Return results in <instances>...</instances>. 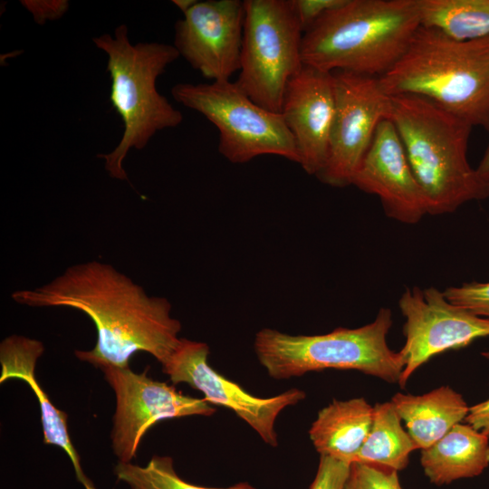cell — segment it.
Listing matches in <instances>:
<instances>
[{
  "instance_id": "obj_1",
  "label": "cell",
  "mask_w": 489,
  "mask_h": 489,
  "mask_svg": "<svg viewBox=\"0 0 489 489\" xmlns=\"http://www.w3.org/2000/svg\"><path fill=\"white\" fill-rule=\"evenodd\" d=\"M12 299L31 307H70L84 312L97 331L95 346L75 356L97 369L127 367L144 351L163 364L180 341L181 323L165 297L149 296L142 286L109 264L96 260L67 267L51 282L17 290Z\"/></svg>"
},
{
  "instance_id": "obj_2",
  "label": "cell",
  "mask_w": 489,
  "mask_h": 489,
  "mask_svg": "<svg viewBox=\"0 0 489 489\" xmlns=\"http://www.w3.org/2000/svg\"><path fill=\"white\" fill-rule=\"evenodd\" d=\"M421 25L417 0H346L302 36L303 65L381 77Z\"/></svg>"
},
{
  "instance_id": "obj_3",
  "label": "cell",
  "mask_w": 489,
  "mask_h": 489,
  "mask_svg": "<svg viewBox=\"0 0 489 489\" xmlns=\"http://www.w3.org/2000/svg\"><path fill=\"white\" fill-rule=\"evenodd\" d=\"M390 98L388 119L424 192L428 215L452 213L467 202L488 198L489 183L467 160L474 127L427 99L415 95Z\"/></svg>"
},
{
  "instance_id": "obj_4",
  "label": "cell",
  "mask_w": 489,
  "mask_h": 489,
  "mask_svg": "<svg viewBox=\"0 0 489 489\" xmlns=\"http://www.w3.org/2000/svg\"><path fill=\"white\" fill-rule=\"evenodd\" d=\"M379 80L388 96L427 99L489 132V36L459 41L420 25L402 57Z\"/></svg>"
},
{
  "instance_id": "obj_5",
  "label": "cell",
  "mask_w": 489,
  "mask_h": 489,
  "mask_svg": "<svg viewBox=\"0 0 489 489\" xmlns=\"http://www.w3.org/2000/svg\"><path fill=\"white\" fill-rule=\"evenodd\" d=\"M92 41L108 56L110 100L124 126L118 146L97 157L104 160L111 177L128 180L122 163L129 151L143 149L158 131L176 128L183 120L181 112L157 89L158 78L180 55L167 43L132 44L126 24L118 25L113 36L103 34Z\"/></svg>"
},
{
  "instance_id": "obj_6",
  "label": "cell",
  "mask_w": 489,
  "mask_h": 489,
  "mask_svg": "<svg viewBox=\"0 0 489 489\" xmlns=\"http://www.w3.org/2000/svg\"><path fill=\"white\" fill-rule=\"evenodd\" d=\"M392 312L381 308L375 320L356 329L337 328L321 335H291L264 328L255 334L254 348L268 375L276 379L328 369H353L398 383L405 362L389 349L387 335Z\"/></svg>"
},
{
  "instance_id": "obj_7",
  "label": "cell",
  "mask_w": 489,
  "mask_h": 489,
  "mask_svg": "<svg viewBox=\"0 0 489 489\" xmlns=\"http://www.w3.org/2000/svg\"><path fill=\"white\" fill-rule=\"evenodd\" d=\"M175 101L206 117L218 129V151L234 164L274 155L299 164L294 139L282 113L252 101L230 81L177 83Z\"/></svg>"
},
{
  "instance_id": "obj_8",
  "label": "cell",
  "mask_w": 489,
  "mask_h": 489,
  "mask_svg": "<svg viewBox=\"0 0 489 489\" xmlns=\"http://www.w3.org/2000/svg\"><path fill=\"white\" fill-rule=\"evenodd\" d=\"M236 84L255 103L281 113L289 81L302 68L303 31L292 0H244Z\"/></svg>"
},
{
  "instance_id": "obj_9",
  "label": "cell",
  "mask_w": 489,
  "mask_h": 489,
  "mask_svg": "<svg viewBox=\"0 0 489 489\" xmlns=\"http://www.w3.org/2000/svg\"><path fill=\"white\" fill-rule=\"evenodd\" d=\"M335 112L328 156L316 176L322 183L344 187L351 185L379 123L389 118L391 98L378 77L334 71Z\"/></svg>"
},
{
  "instance_id": "obj_10",
  "label": "cell",
  "mask_w": 489,
  "mask_h": 489,
  "mask_svg": "<svg viewBox=\"0 0 489 489\" xmlns=\"http://www.w3.org/2000/svg\"><path fill=\"white\" fill-rule=\"evenodd\" d=\"M129 366L101 369L116 398L110 432L111 447L119 462L129 463L137 455L143 436L156 423L188 416H211L216 408L204 398L187 396L174 386Z\"/></svg>"
},
{
  "instance_id": "obj_11",
  "label": "cell",
  "mask_w": 489,
  "mask_h": 489,
  "mask_svg": "<svg viewBox=\"0 0 489 489\" xmlns=\"http://www.w3.org/2000/svg\"><path fill=\"white\" fill-rule=\"evenodd\" d=\"M398 307L406 319V341L399 350L405 362L398 381L401 388L432 357L489 336V319L452 303L444 292L433 286L407 288Z\"/></svg>"
},
{
  "instance_id": "obj_12",
  "label": "cell",
  "mask_w": 489,
  "mask_h": 489,
  "mask_svg": "<svg viewBox=\"0 0 489 489\" xmlns=\"http://www.w3.org/2000/svg\"><path fill=\"white\" fill-rule=\"evenodd\" d=\"M208 354L206 343L180 338L177 348L161 364L162 371L172 383H186L202 392L208 403L233 410L264 443L277 446L274 428L277 417L285 408L304 399L305 392L291 388L270 398L253 396L211 368Z\"/></svg>"
},
{
  "instance_id": "obj_13",
  "label": "cell",
  "mask_w": 489,
  "mask_h": 489,
  "mask_svg": "<svg viewBox=\"0 0 489 489\" xmlns=\"http://www.w3.org/2000/svg\"><path fill=\"white\" fill-rule=\"evenodd\" d=\"M183 15L175 24L179 55L207 80L230 81L240 70L244 1H197Z\"/></svg>"
},
{
  "instance_id": "obj_14",
  "label": "cell",
  "mask_w": 489,
  "mask_h": 489,
  "mask_svg": "<svg viewBox=\"0 0 489 489\" xmlns=\"http://www.w3.org/2000/svg\"><path fill=\"white\" fill-rule=\"evenodd\" d=\"M351 185L377 196L386 216L398 222L414 225L428 215L424 192L389 119L379 123Z\"/></svg>"
},
{
  "instance_id": "obj_15",
  "label": "cell",
  "mask_w": 489,
  "mask_h": 489,
  "mask_svg": "<svg viewBox=\"0 0 489 489\" xmlns=\"http://www.w3.org/2000/svg\"><path fill=\"white\" fill-rule=\"evenodd\" d=\"M334 112L331 72L303 65L286 86L281 113L309 175L317 176L325 165Z\"/></svg>"
},
{
  "instance_id": "obj_16",
  "label": "cell",
  "mask_w": 489,
  "mask_h": 489,
  "mask_svg": "<svg viewBox=\"0 0 489 489\" xmlns=\"http://www.w3.org/2000/svg\"><path fill=\"white\" fill-rule=\"evenodd\" d=\"M43 351V342L36 339L15 334L4 339L0 343V383L18 379L30 386L41 409L43 443L57 446L65 451L72 464L76 478L84 489H96L91 480L84 474L80 455L70 437L67 413L58 409L51 402L36 379V362Z\"/></svg>"
},
{
  "instance_id": "obj_17",
  "label": "cell",
  "mask_w": 489,
  "mask_h": 489,
  "mask_svg": "<svg viewBox=\"0 0 489 489\" xmlns=\"http://www.w3.org/2000/svg\"><path fill=\"white\" fill-rule=\"evenodd\" d=\"M421 465L436 485L481 475L489 465V437L458 423L431 446L421 450Z\"/></svg>"
},
{
  "instance_id": "obj_18",
  "label": "cell",
  "mask_w": 489,
  "mask_h": 489,
  "mask_svg": "<svg viewBox=\"0 0 489 489\" xmlns=\"http://www.w3.org/2000/svg\"><path fill=\"white\" fill-rule=\"evenodd\" d=\"M373 414L374 407L363 398L335 399L319 411L310 438L321 455L351 464L369 433Z\"/></svg>"
},
{
  "instance_id": "obj_19",
  "label": "cell",
  "mask_w": 489,
  "mask_h": 489,
  "mask_svg": "<svg viewBox=\"0 0 489 489\" xmlns=\"http://www.w3.org/2000/svg\"><path fill=\"white\" fill-rule=\"evenodd\" d=\"M391 402L404 420L417 449H426L465 419L469 407L463 397L448 386L420 396L397 393Z\"/></svg>"
},
{
  "instance_id": "obj_20",
  "label": "cell",
  "mask_w": 489,
  "mask_h": 489,
  "mask_svg": "<svg viewBox=\"0 0 489 489\" xmlns=\"http://www.w3.org/2000/svg\"><path fill=\"white\" fill-rule=\"evenodd\" d=\"M415 449L416 445L403 428L393 403H378L374 406L369 433L354 462L398 472L408 465L409 455Z\"/></svg>"
},
{
  "instance_id": "obj_21",
  "label": "cell",
  "mask_w": 489,
  "mask_h": 489,
  "mask_svg": "<svg viewBox=\"0 0 489 489\" xmlns=\"http://www.w3.org/2000/svg\"><path fill=\"white\" fill-rule=\"evenodd\" d=\"M421 25L467 41L489 36V0H417Z\"/></svg>"
},
{
  "instance_id": "obj_22",
  "label": "cell",
  "mask_w": 489,
  "mask_h": 489,
  "mask_svg": "<svg viewBox=\"0 0 489 489\" xmlns=\"http://www.w3.org/2000/svg\"><path fill=\"white\" fill-rule=\"evenodd\" d=\"M114 475L129 489H256L248 483L228 487H206L188 483L174 468L171 456L154 455L145 465L118 462Z\"/></svg>"
},
{
  "instance_id": "obj_23",
  "label": "cell",
  "mask_w": 489,
  "mask_h": 489,
  "mask_svg": "<svg viewBox=\"0 0 489 489\" xmlns=\"http://www.w3.org/2000/svg\"><path fill=\"white\" fill-rule=\"evenodd\" d=\"M343 489H402L398 472L353 462Z\"/></svg>"
},
{
  "instance_id": "obj_24",
  "label": "cell",
  "mask_w": 489,
  "mask_h": 489,
  "mask_svg": "<svg viewBox=\"0 0 489 489\" xmlns=\"http://www.w3.org/2000/svg\"><path fill=\"white\" fill-rule=\"evenodd\" d=\"M443 292L452 303L489 319V282H475L460 286H451Z\"/></svg>"
},
{
  "instance_id": "obj_25",
  "label": "cell",
  "mask_w": 489,
  "mask_h": 489,
  "mask_svg": "<svg viewBox=\"0 0 489 489\" xmlns=\"http://www.w3.org/2000/svg\"><path fill=\"white\" fill-rule=\"evenodd\" d=\"M350 464L328 455H321L310 489H343Z\"/></svg>"
},
{
  "instance_id": "obj_26",
  "label": "cell",
  "mask_w": 489,
  "mask_h": 489,
  "mask_svg": "<svg viewBox=\"0 0 489 489\" xmlns=\"http://www.w3.org/2000/svg\"><path fill=\"white\" fill-rule=\"evenodd\" d=\"M346 0H292L303 33L309 30L329 11L337 8Z\"/></svg>"
},
{
  "instance_id": "obj_27",
  "label": "cell",
  "mask_w": 489,
  "mask_h": 489,
  "mask_svg": "<svg viewBox=\"0 0 489 489\" xmlns=\"http://www.w3.org/2000/svg\"><path fill=\"white\" fill-rule=\"evenodd\" d=\"M38 24L58 19L67 11V1H22Z\"/></svg>"
},
{
  "instance_id": "obj_28",
  "label": "cell",
  "mask_w": 489,
  "mask_h": 489,
  "mask_svg": "<svg viewBox=\"0 0 489 489\" xmlns=\"http://www.w3.org/2000/svg\"><path fill=\"white\" fill-rule=\"evenodd\" d=\"M465 422L489 437V398L469 408Z\"/></svg>"
},
{
  "instance_id": "obj_29",
  "label": "cell",
  "mask_w": 489,
  "mask_h": 489,
  "mask_svg": "<svg viewBox=\"0 0 489 489\" xmlns=\"http://www.w3.org/2000/svg\"><path fill=\"white\" fill-rule=\"evenodd\" d=\"M478 175L483 180L489 183V145L486 148V150L477 167L475 168Z\"/></svg>"
},
{
  "instance_id": "obj_30",
  "label": "cell",
  "mask_w": 489,
  "mask_h": 489,
  "mask_svg": "<svg viewBox=\"0 0 489 489\" xmlns=\"http://www.w3.org/2000/svg\"><path fill=\"white\" fill-rule=\"evenodd\" d=\"M197 1L196 0H174L172 3L177 5L182 13L188 10Z\"/></svg>"
},
{
  "instance_id": "obj_31",
  "label": "cell",
  "mask_w": 489,
  "mask_h": 489,
  "mask_svg": "<svg viewBox=\"0 0 489 489\" xmlns=\"http://www.w3.org/2000/svg\"><path fill=\"white\" fill-rule=\"evenodd\" d=\"M482 356H484L485 359L489 360V351L483 352Z\"/></svg>"
}]
</instances>
